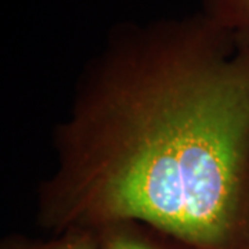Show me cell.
Listing matches in <instances>:
<instances>
[{"label":"cell","mask_w":249,"mask_h":249,"mask_svg":"<svg viewBox=\"0 0 249 249\" xmlns=\"http://www.w3.org/2000/svg\"><path fill=\"white\" fill-rule=\"evenodd\" d=\"M73 89L40 227L130 219L193 249H249V47L201 11L122 21Z\"/></svg>","instance_id":"obj_1"},{"label":"cell","mask_w":249,"mask_h":249,"mask_svg":"<svg viewBox=\"0 0 249 249\" xmlns=\"http://www.w3.org/2000/svg\"><path fill=\"white\" fill-rule=\"evenodd\" d=\"M97 249H193L168 232L139 220H115L91 229Z\"/></svg>","instance_id":"obj_2"},{"label":"cell","mask_w":249,"mask_h":249,"mask_svg":"<svg viewBox=\"0 0 249 249\" xmlns=\"http://www.w3.org/2000/svg\"><path fill=\"white\" fill-rule=\"evenodd\" d=\"M199 11L237 45L249 47V0H201Z\"/></svg>","instance_id":"obj_3"},{"label":"cell","mask_w":249,"mask_h":249,"mask_svg":"<svg viewBox=\"0 0 249 249\" xmlns=\"http://www.w3.org/2000/svg\"><path fill=\"white\" fill-rule=\"evenodd\" d=\"M0 249H97L96 232L91 229L72 227L54 234L50 240H32L22 235H10Z\"/></svg>","instance_id":"obj_4"}]
</instances>
